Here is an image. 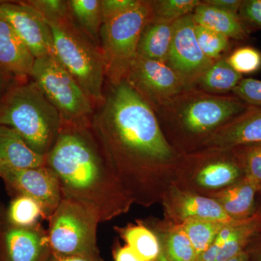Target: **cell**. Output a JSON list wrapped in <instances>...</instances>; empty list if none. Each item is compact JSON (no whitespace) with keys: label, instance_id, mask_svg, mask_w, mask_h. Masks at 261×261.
<instances>
[{"label":"cell","instance_id":"cell-1","mask_svg":"<svg viewBox=\"0 0 261 261\" xmlns=\"http://www.w3.org/2000/svg\"><path fill=\"white\" fill-rule=\"evenodd\" d=\"M90 128L133 203L161 204L174 185L182 154L168 142L148 103L126 81L106 83Z\"/></svg>","mask_w":261,"mask_h":261},{"label":"cell","instance_id":"cell-2","mask_svg":"<svg viewBox=\"0 0 261 261\" xmlns=\"http://www.w3.org/2000/svg\"><path fill=\"white\" fill-rule=\"evenodd\" d=\"M45 165L58 178L63 198L94 211L100 222L127 214L133 202L106 161L90 124H63Z\"/></svg>","mask_w":261,"mask_h":261},{"label":"cell","instance_id":"cell-3","mask_svg":"<svg viewBox=\"0 0 261 261\" xmlns=\"http://www.w3.org/2000/svg\"><path fill=\"white\" fill-rule=\"evenodd\" d=\"M251 106L234 95L189 89L154 110L168 142L181 154L198 150L228 122Z\"/></svg>","mask_w":261,"mask_h":261},{"label":"cell","instance_id":"cell-4","mask_svg":"<svg viewBox=\"0 0 261 261\" xmlns=\"http://www.w3.org/2000/svg\"><path fill=\"white\" fill-rule=\"evenodd\" d=\"M0 125L14 130L34 152L45 157L59 137L63 121L29 79L17 84L0 101Z\"/></svg>","mask_w":261,"mask_h":261},{"label":"cell","instance_id":"cell-5","mask_svg":"<svg viewBox=\"0 0 261 261\" xmlns=\"http://www.w3.org/2000/svg\"><path fill=\"white\" fill-rule=\"evenodd\" d=\"M47 24L57 58L97 107L104 99L106 83L100 47L79 28L73 16Z\"/></svg>","mask_w":261,"mask_h":261},{"label":"cell","instance_id":"cell-6","mask_svg":"<svg viewBox=\"0 0 261 261\" xmlns=\"http://www.w3.org/2000/svg\"><path fill=\"white\" fill-rule=\"evenodd\" d=\"M151 19L149 0H139L133 8L102 24L99 47L104 59L106 84H116L126 80L137 56L141 34Z\"/></svg>","mask_w":261,"mask_h":261},{"label":"cell","instance_id":"cell-7","mask_svg":"<svg viewBox=\"0 0 261 261\" xmlns=\"http://www.w3.org/2000/svg\"><path fill=\"white\" fill-rule=\"evenodd\" d=\"M30 79L56 108L63 124H90L96 106L56 55L36 58Z\"/></svg>","mask_w":261,"mask_h":261},{"label":"cell","instance_id":"cell-8","mask_svg":"<svg viewBox=\"0 0 261 261\" xmlns=\"http://www.w3.org/2000/svg\"><path fill=\"white\" fill-rule=\"evenodd\" d=\"M47 229L51 254L57 255H100L97 245V215L70 199L61 203L47 220Z\"/></svg>","mask_w":261,"mask_h":261},{"label":"cell","instance_id":"cell-9","mask_svg":"<svg viewBox=\"0 0 261 261\" xmlns=\"http://www.w3.org/2000/svg\"><path fill=\"white\" fill-rule=\"evenodd\" d=\"M244 176L231 150L202 149L181 154L174 185L185 191L210 197Z\"/></svg>","mask_w":261,"mask_h":261},{"label":"cell","instance_id":"cell-10","mask_svg":"<svg viewBox=\"0 0 261 261\" xmlns=\"http://www.w3.org/2000/svg\"><path fill=\"white\" fill-rule=\"evenodd\" d=\"M125 81L153 110L190 89L167 63L138 56Z\"/></svg>","mask_w":261,"mask_h":261},{"label":"cell","instance_id":"cell-11","mask_svg":"<svg viewBox=\"0 0 261 261\" xmlns=\"http://www.w3.org/2000/svg\"><path fill=\"white\" fill-rule=\"evenodd\" d=\"M195 25L192 13L173 23L172 41L166 61L190 89L214 62L201 50Z\"/></svg>","mask_w":261,"mask_h":261},{"label":"cell","instance_id":"cell-12","mask_svg":"<svg viewBox=\"0 0 261 261\" xmlns=\"http://www.w3.org/2000/svg\"><path fill=\"white\" fill-rule=\"evenodd\" d=\"M0 178L10 197L27 196L37 201L45 211L47 220L63 199L58 178L46 165L37 168L8 170L2 173Z\"/></svg>","mask_w":261,"mask_h":261},{"label":"cell","instance_id":"cell-13","mask_svg":"<svg viewBox=\"0 0 261 261\" xmlns=\"http://www.w3.org/2000/svg\"><path fill=\"white\" fill-rule=\"evenodd\" d=\"M6 206L0 202V261H47L51 255L47 229L10 224Z\"/></svg>","mask_w":261,"mask_h":261},{"label":"cell","instance_id":"cell-14","mask_svg":"<svg viewBox=\"0 0 261 261\" xmlns=\"http://www.w3.org/2000/svg\"><path fill=\"white\" fill-rule=\"evenodd\" d=\"M0 18L14 29L35 59L56 55L49 25L24 1H0Z\"/></svg>","mask_w":261,"mask_h":261},{"label":"cell","instance_id":"cell-15","mask_svg":"<svg viewBox=\"0 0 261 261\" xmlns=\"http://www.w3.org/2000/svg\"><path fill=\"white\" fill-rule=\"evenodd\" d=\"M161 205L165 219L175 224L191 220L233 222L216 201L207 196L185 191L173 185L163 197Z\"/></svg>","mask_w":261,"mask_h":261},{"label":"cell","instance_id":"cell-16","mask_svg":"<svg viewBox=\"0 0 261 261\" xmlns=\"http://www.w3.org/2000/svg\"><path fill=\"white\" fill-rule=\"evenodd\" d=\"M258 143H261V108L251 107L219 128L200 149L231 150L239 146Z\"/></svg>","mask_w":261,"mask_h":261},{"label":"cell","instance_id":"cell-17","mask_svg":"<svg viewBox=\"0 0 261 261\" xmlns=\"http://www.w3.org/2000/svg\"><path fill=\"white\" fill-rule=\"evenodd\" d=\"M259 185L257 182L244 176L209 197L216 201L231 219L243 221L250 219L256 213L257 203L255 197L258 193Z\"/></svg>","mask_w":261,"mask_h":261},{"label":"cell","instance_id":"cell-18","mask_svg":"<svg viewBox=\"0 0 261 261\" xmlns=\"http://www.w3.org/2000/svg\"><path fill=\"white\" fill-rule=\"evenodd\" d=\"M34 60L14 29L0 18V65L24 82L30 79Z\"/></svg>","mask_w":261,"mask_h":261},{"label":"cell","instance_id":"cell-19","mask_svg":"<svg viewBox=\"0 0 261 261\" xmlns=\"http://www.w3.org/2000/svg\"><path fill=\"white\" fill-rule=\"evenodd\" d=\"M44 165V156L34 152L14 130L0 125V176L8 170Z\"/></svg>","mask_w":261,"mask_h":261},{"label":"cell","instance_id":"cell-20","mask_svg":"<svg viewBox=\"0 0 261 261\" xmlns=\"http://www.w3.org/2000/svg\"><path fill=\"white\" fill-rule=\"evenodd\" d=\"M159 239L161 252L170 261H197V255L181 225L168 220L143 221Z\"/></svg>","mask_w":261,"mask_h":261},{"label":"cell","instance_id":"cell-21","mask_svg":"<svg viewBox=\"0 0 261 261\" xmlns=\"http://www.w3.org/2000/svg\"><path fill=\"white\" fill-rule=\"evenodd\" d=\"M197 25L224 34L232 41L241 42L248 39L250 32L238 15L218 9L201 1L192 13Z\"/></svg>","mask_w":261,"mask_h":261},{"label":"cell","instance_id":"cell-22","mask_svg":"<svg viewBox=\"0 0 261 261\" xmlns=\"http://www.w3.org/2000/svg\"><path fill=\"white\" fill-rule=\"evenodd\" d=\"M173 23L151 19L141 34L137 56L166 63L172 41Z\"/></svg>","mask_w":261,"mask_h":261},{"label":"cell","instance_id":"cell-23","mask_svg":"<svg viewBox=\"0 0 261 261\" xmlns=\"http://www.w3.org/2000/svg\"><path fill=\"white\" fill-rule=\"evenodd\" d=\"M115 231L130 247L145 261H155L161 253V243L157 235L142 220L125 226H115Z\"/></svg>","mask_w":261,"mask_h":261},{"label":"cell","instance_id":"cell-24","mask_svg":"<svg viewBox=\"0 0 261 261\" xmlns=\"http://www.w3.org/2000/svg\"><path fill=\"white\" fill-rule=\"evenodd\" d=\"M226 58L214 61L196 81L192 89L217 95L232 92L243 77L230 66Z\"/></svg>","mask_w":261,"mask_h":261},{"label":"cell","instance_id":"cell-25","mask_svg":"<svg viewBox=\"0 0 261 261\" xmlns=\"http://www.w3.org/2000/svg\"><path fill=\"white\" fill-rule=\"evenodd\" d=\"M68 3L79 28L99 47L102 25L101 0H69Z\"/></svg>","mask_w":261,"mask_h":261},{"label":"cell","instance_id":"cell-26","mask_svg":"<svg viewBox=\"0 0 261 261\" xmlns=\"http://www.w3.org/2000/svg\"><path fill=\"white\" fill-rule=\"evenodd\" d=\"M5 212L10 224L20 227H32L42 223V220L47 221V214L42 206L27 196L12 197Z\"/></svg>","mask_w":261,"mask_h":261},{"label":"cell","instance_id":"cell-27","mask_svg":"<svg viewBox=\"0 0 261 261\" xmlns=\"http://www.w3.org/2000/svg\"><path fill=\"white\" fill-rule=\"evenodd\" d=\"M228 224L206 220H191L179 224L199 256L212 245L221 229Z\"/></svg>","mask_w":261,"mask_h":261},{"label":"cell","instance_id":"cell-28","mask_svg":"<svg viewBox=\"0 0 261 261\" xmlns=\"http://www.w3.org/2000/svg\"><path fill=\"white\" fill-rule=\"evenodd\" d=\"M195 33L201 50L211 61L225 58L232 51V40L224 34L196 23Z\"/></svg>","mask_w":261,"mask_h":261},{"label":"cell","instance_id":"cell-29","mask_svg":"<svg viewBox=\"0 0 261 261\" xmlns=\"http://www.w3.org/2000/svg\"><path fill=\"white\" fill-rule=\"evenodd\" d=\"M200 3V0H149L152 19L166 22L192 14Z\"/></svg>","mask_w":261,"mask_h":261},{"label":"cell","instance_id":"cell-30","mask_svg":"<svg viewBox=\"0 0 261 261\" xmlns=\"http://www.w3.org/2000/svg\"><path fill=\"white\" fill-rule=\"evenodd\" d=\"M244 176L261 184V143L239 146L231 149Z\"/></svg>","mask_w":261,"mask_h":261},{"label":"cell","instance_id":"cell-31","mask_svg":"<svg viewBox=\"0 0 261 261\" xmlns=\"http://www.w3.org/2000/svg\"><path fill=\"white\" fill-rule=\"evenodd\" d=\"M226 61L241 75L253 74L261 69V51L252 46H242L226 56Z\"/></svg>","mask_w":261,"mask_h":261},{"label":"cell","instance_id":"cell-32","mask_svg":"<svg viewBox=\"0 0 261 261\" xmlns=\"http://www.w3.org/2000/svg\"><path fill=\"white\" fill-rule=\"evenodd\" d=\"M24 3L37 10L47 23L72 16L69 3L65 0H27Z\"/></svg>","mask_w":261,"mask_h":261},{"label":"cell","instance_id":"cell-33","mask_svg":"<svg viewBox=\"0 0 261 261\" xmlns=\"http://www.w3.org/2000/svg\"><path fill=\"white\" fill-rule=\"evenodd\" d=\"M231 94L251 107L261 108V80L243 79Z\"/></svg>","mask_w":261,"mask_h":261},{"label":"cell","instance_id":"cell-34","mask_svg":"<svg viewBox=\"0 0 261 261\" xmlns=\"http://www.w3.org/2000/svg\"><path fill=\"white\" fill-rule=\"evenodd\" d=\"M238 15L250 33L261 30V0L243 1Z\"/></svg>","mask_w":261,"mask_h":261},{"label":"cell","instance_id":"cell-35","mask_svg":"<svg viewBox=\"0 0 261 261\" xmlns=\"http://www.w3.org/2000/svg\"><path fill=\"white\" fill-rule=\"evenodd\" d=\"M138 2L139 0H101L102 24L133 8Z\"/></svg>","mask_w":261,"mask_h":261},{"label":"cell","instance_id":"cell-36","mask_svg":"<svg viewBox=\"0 0 261 261\" xmlns=\"http://www.w3.org/2000/svg\"><path fill=\"white\" fill-rule=\"evenodd\" d=\"M114 261H145L126 245H122L117 241L113 245Z\"/></svg>","mask_w":261,"mask_h":261},{"label":"cell","instance_id":"cell-37","mask_svg":"<svg viewBox=\"0 0 261 261\" xmlns=\"http://www.w3.org/2000/svg\"><path fill=\"white\" fill-rule=\"evenodd\" d=\"M20 82L21 81L0 65V101Z\"/></svg>","mask_w":261,"mask_h":261},{"label":"cell","instance_id":"cell-38","mask_svg":"<svg viewBox=\"0 0 261 261\" xmlns=\"http://www.w3.org/2000/svg\"><path fill=\"white\" fill-rule=\"evenodd\" d=\"M202 2L218 9L224 10L235 15H238L243 3L241 0H205Z\"/></svg>","mask_w":261,"mask_h":261},{"label":"cell","instance_id":"cell-39","mask_svg":"<svg viewBox=\"0 0 261 261\" xmlns=\"http://www.w3.org/2000/svg\"><path fill=\"white\" fill-rule=\"evenodd\" d=\"M245 250L250 261H261V233L253 238Z\"/></svg>","mask_w":261,"mask_h":261},{"label":"cell","instance_id":"cell-40","mask_svg":"<svg viewBox=\"0 0 261 261\" xmlns=\"http://www.w3.org/2000/svg\"><path fill=\"white\" fill-rule=\"evenodd\" d=\"M47 261H105L100 255L95 256H83V255H57L51 254Z\"/></svg>","mask_w":261,"mask_h":261},{"label":"cell","instance_id":"cell-41","mask_svg":"<svg viewBox=\"0 0 261 261\" xmlns=\"http://www.w3.org/2000/svg\"><path fill=\"white\" fill-rule=\"evenodd\" d=\"M226 261H250V257H249L246 250H245V251L239 254L237 256Z\"/></svg>","mask_w":261,"mask_h":261},{"label":"cell","instance_id":"cell-42","mask_svg":"<svg viewBox=\"0 0 261 261\" xmlns=\"http://www.w3.org/2000/svg\"><path fill=\"white\" fill-rule=\"evenodd\" d=\"M155 261H170L168 260L167 257L165 256L164 255H163V253L162 252H161V255H160V256L159 257V258L157 259Z\"/></svg>","mask_w":261,"mask_h":261},{"label":"cell","instance_id":"cell-43","mask_svg":"<svg viewBox=\"0 0 261 261\" xmlns=\"http://www.w3.org/2000/svg\"><path fill=\"white\" fill-rule=\"evenodd\" d=\"M257 210L261 214V202H259L258 204H257Z\"/></svg>","mask_w":261,"mask_h":261},{"label":"cell","instance_id":"cell-44","mask_svg":"<svg viewBox=\"0 0 261 261\" xmlns=\"http://www.w3.org/2000/svg\"><path fill=\"white\" fill-rule=\"evenodd\" d=\"M258 193L260 194L261 195V184H260V185H259V191Z\"/></svg>","mask_w":261,"mask_h":261}]
</instances>
